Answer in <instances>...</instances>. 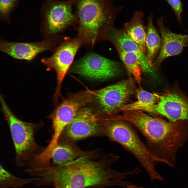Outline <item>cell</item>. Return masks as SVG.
Wrapping results in <instances>:
<instances>
[{"label":"cell","mask_w":188,"mask_h":188,"mask_svg":"<svg viewBox=\"0 0 188 188\" xmlns=\"http://www.w3.org/2000/svg\"><path fill=\"white\" fill-rule=\"evenodd\" d=\"M117 119L131 123L145 137L146 145L158 161L174 167L177 151L188 139V122L166 121L140 110L123 111Z\"/></svg>","instance_id":"cell-2"},{"label":"cell","mask_w":188,"mask_h":188,"mask_svg":"<svg viewBox=\"0 0 188 188\" xmlns=\"http://www.w3.org/2000/svg\"><path fill=\"white\" fill-rule=\"evenodd\" d=\"M114 46L128 73L134 77L140 87L142 70L137 55L133 52L124 50L118 46Z\"/></svg>","instance_id":"cell-18"},{"label":"cell","mask_w":188,"mask_h":188,"mask_svg":"<svg viewBox=\"0 0 188 188\" xmlns=\"http://www.w3.org/2000/svg\"><path fill=\"white\" fill-rule=\"evenodd\" d=\"M153 17L152 14L148 17L145 41L147 56L152 67V64L160 52L161 45V38L154 25Z\"/></svg>","instance_id":"cell-17"},{"label":"cell","mask_w":188,"mask_h":188,"mask_svg":"<svg viewBox=\"0 0 188 188\" xmlns=\"http://www.w3.org/2000/svg\"><path fill=\"white\" fill-rule=\"evenodd\" d=\"M128 122L110 116L101 121L104 134L111 140L119 144L133 155L146 170L151 180L162 181L163 178L154 168V163L158 162V160Z\"/></svg>","instance_id":"cell-4"},{"label":"cell","mask_w":188,"mask_h":188,"mask_svg":"<svg viewBox=\"0 0 188 188\" xmlns=\"http://www.w3.org/2000/svg\"><path fill=\"white\" fill-rule=\"evenodd\" d=\"M131 78L122 80L101 89L92 91L102 112L107 116L114 115L128 104L136 90Z\"/></svg>","instance_id":"cell-7"},{"label":"cell","mask_w":188,"mask_h":188,"mask_svg":"<svg viewBox=\"0 0 188 188\" xmlns=\"http://www.w3.org/2000/svg\"><path fill=\"white\" fill-rule=\"evenodd\" d=\"M136 93L137 101L125 105L120 108V110H140L144 108L154 105L159 100L158 93L150 92L141 87L136 90Z\"/></svg>","instance_id":"cell-19"},{"label":"cell","mask_w":188,"mask_h":188,"mask_svg":"<svg viewBox=\"0 0 188 188\" xmlns=\"http://www.w3.org/2000/svg\"><path fill=\"white\" fill-rule=\"evenodd\" d=\"M127 188H144L142 186L138 187L136 186L133 185L131 183L128 185L127 187Z\"/></svg>","instance_id":"cell-24"},{"label":"cell","mask_w":188,"mask_h":188,"mask_svg":"<svg viewBox=\"0 0 188 188\" xmlns=\"http://www.w3.org/2000/svg\"><path fill=\"white\" fill-rule=\"evenodd\" d=\"M171 7L179 23L181 24L183 5L180 0H164Z\"/></svg>","instance_id":"cell-23"},{"label":"cell","mask_w":188,"mask_h":188,"mask_svg":"<svg viewBox=\"0 0 188 188\" xmlns=\"http://www.w3.org/2000/svg\"><path fill=\"white\" fill-rule=\"evenodd\" d=\"M73 5V0H46L44 2L41 13L49 34L61 32L77 21L75 15L72 11Z\"/></svg>","instance_id":"cell-9"},{"label":"cell","mask_w":188,"mask_h":188,"mask_svg":"<svg viewBox=\"0 0 188 188\" xmlns=\"http://www.w3.org/2000/svg\"><path fill=\"white\" fill-rule=\"evenodd\" d=\"M54 45V40L50 38L34 43L2 41L0 43V50L14 58L30 61L38 54L51 50Z\"/></svg>","instance_id":"cell-14"},{"label":"cell","mask_w":188,"mask_h":188,"mask_svg":"<svg viewBox=\"0 0 188 188\" xmlns=\"http://www.w3.org/2000/svg\"><path fill=\"white\" fill-rule=\"evenodd\" d=\"M80 153L69 144L58 143L51 155L53 165L60 166L67 163L78 157Z\"/></svg>","instance_id":"cell-20"},{"label":"cell","mask_w":188,"mask_h":188,"mask_svg":"<svg viewBox=\"0 0 188 188\" xmlns=\"http://www.w3.org/2000/svg\"><path fill=\"white\" fill-rule=\"evenodd\" d=\"M144 16L142 11H135L131 20L124 24V30L142 52L146 55L145 41L147 27L144 25Z\"/></svg>","instance_id":"cell-16"},{"label":"cell","mask_w":188,"mask_h":188,"mask_svg":"<svg viewBox=\"0 0 188 188\" xmlns=\"http://www.w3.org/2000/svg\"><path fill=\"white\" fill-rule=\"evenodd\" d=\"M73 1L79 25L78 37L91 47L105 39L108 30L124 9L123 6H115L114 0Z\"/></svg>","instance_id":"cell-3"},{"label":"cell","mask_w":188,"mask_h":188,"mask_svg":"<svg viewBox=\"0 0 188 188\" xmlns=\"http://www.w3.org/2000/svg\"><path fill=\"white\" fill-rule=\"evenodd\" d=\"M65 129L67 136L75 140L104 134L99 119L87 108L81 109Z\"/></svg>","instance_id":"cell-12"},{"label":"cell","mask_w":188,"mask_h":188,"mask_svg":"<svg viewBox=\"0 0 188 188\" xmlns=\"http://www.w3.org/2000/svg\"><path fill=\"white\" fill-rule=\"evenodd\" d=\"M185 46L188 47V43L186 44V45H185Z\"/></svg>","instance_id":"cell-25"},{"label":"cell","mask_w":188,"mask_h":188,"mask_svg":"<svg viewBox=\"0 0 188 188\" xmlns=\"http://www.w3.org/2000/svg\"><path fill=\"white\" fill-rule=\"evenodd\" d=\"M122 68L118 62L90 53L75 62L71 70L83 76L104 80L117 75L121 71Z\"/></svg>","instance_id":"cell-8"},{"label":"cell","mask_w":188,"mask_h":188,"mask_svg":"<svg viewBox=\"0 0 188 188\" xmlns=\"http://www.w3.org/2000/svg\"><path fill=\"white\" fill-rule=\"evenodd\" d=\"M38 178L24 179L19 178L7 171L0 165V188H18L34 182Z\"/></svg>","instance_id":"cell-21"},{"label":"cell","mask_w":188,"mask_h":188,"mask_svg":"<svg viewBox=\"0 0 188 188\" xmlns=\"http://www.w3.org/2000/svg\"><path fill=\"white\" fill-rule=\"evenodd\" d=\"M119 157L111 154L102 161H93L86 156H80L63 165L37 169L38 186L52 185L55 188H105L118 186L126 187L123 181L130 174L112 169L111 164Z\"/></svg>","instance_id":"cell-1"},{"label":"cell","mask_w":188,"mask_h":188,"mask_svg":"<svg viewBox=\"0 0 188 188\" xmlns=\"http://www.w3.org/2000/svg\"><path fill=\"white\" fill-rule=\"evenodd\" d=\"M1 95L2 109L15 148L16 163L19 166H28L35 157L41 152L34 135L36 132L43 126V123L33 124L20 120L12 112Z\"/></svg>","instance_id":"cell-5"},{"label":"cell","mask_w":188,"mask_h":188,"mask_svg":"<svg viewBox=\"0 0 188 188\" xmlns=\"http://www.w3.org/2000/svg\"><path fill=\"white\" fill-rule=\"evenodd\" d=\"M106 39L124 50L134 53L139 62L142 71L149 74H153L155 71L151 66L147 55L141 50L138 45L129 37L124 30L113 27L108 30Z\"/></svg>","instance_id":"cell-15"},{"label":"cell","mask_w":188,"mask_h":188,"mask_svg":"<svg viewBox=\"0 0 188 188\" xmlns=\"http://www.w3.org/2000/svg\"><path fill=\"white\" fill-rule=\"evenodd\" d=\"M86 93L78 94L64 100L49 116L52 121L54 141L59 139L62 132L71 122L82 107L90 100Z\"/></svg>","instance_id":"cell-11"},{"label":"cell","mask_w":188,"mask_h":188,"mask_svg":"<svg viewBox=\"0 0 188 188\" xmlns=\"http://www.w3.org/2000/svg\"><path fill=\"white\" fill-rule=\"evenodd\" d=\"M18 0H0L1 17L4 19L8 18L10 14L16 7Z\"/></svg>","instance_id":"cell-22"},{"label":"cell","mask_w":188,"mask_h":188,"mask_svg":"<svg viewBox=\"0 0 188 188\" xmlns=\"http://www.w3.org/2000/svg\"><path fill=\"white\" fill-rule=\"evenodd\" d=\"M163 18H159L156 21L161 36V45L159 54L152 64L155 71L159 69L162 62L167 58L180 54L188 43V35L172 32L164 26Z\"/></svg>","instance_id":"cell-13"},{"label":"cell","mask_w":188,"mask_h":188,"mask_svg":"<svg viewBox=\"0 0 188 188\" xmlns=\"http://www.w3.org/2000/svg\"><path fill=\"white\" fill-rule=\"evenodd\" d=\"M82 43L78 37L67 39L57 48L52 56L42 60L44 64L54 69L56 72L57 84L54 96L55 101H57L60 95L62 82Z\"/></svg>","instance_id":"cell-10"},{"label":"cell","mask_w":188,"mask_h":188,"mask_svg":"<svg viewBox=\"0 0 188 188\" xmlns=\"http://www.w3.org/2000/svg\"><path fill=\"white\" fill-rule=\"evenodd\" d=\"M159 100L143 111L164 116L170 121L188 122V97L175 84L172 88L158 93Z\"/></svg>","instance_id":"cell-6"}]
</instances>
